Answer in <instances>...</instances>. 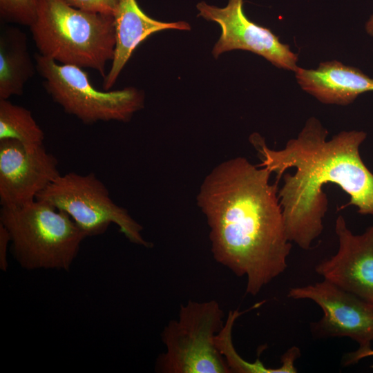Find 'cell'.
I'll list each match as a JSON object with an SVG mask.
<instances>
[{"instance_id":"10","label":"cell","mask_w":373,"mask_h":373,"mask_svg":"<svg viewBox=\"0 0 373 373\" xmlns=\"http://www.w3.org/2000/svg\"><path fill=\"white\" fill-rule=\"evenodd\" d=\"M59 162L44 145L28 148L13 140L0 141V204L15 207L36 200L60 175Z\"/></svg>"},{"instance_id":"11","label":"cell","mask_w":373,"mask_h":373,"mask_svg":"<svg viewBox=\"0 0 373 373\" xmlns=\"http://www.w3.org/2000/svg\"><path fill=\"white\" fill-rule=\"evenodd\" d=\"M338 249L324 259L315 271L341 288L373 304V226L363 233L354 234L343 216L335 223Z\"/></svg>"},{"instance_id":"19","label":"cell","mask_w":373,"mask_h":373,"mask_svg":"<svg viewBox=\"0 0 373 373\" xmlns=\"http://www.w3.org/2000/svg\"><path fill=\"white\" fill-rule=\"evenodd\" d=\"M10 244V235L6 229L0 224V269L6 271L8 267V251Z\"/></svg>"},{"instance_id":"8","label":"cell","mask_w":373,"mask_h":373,"mask_svg":"<svg viewBox=\"0 0 373 373\" xmlns=\"http://www.w3.org/2000/svg\"><path fill=\"white\" fill-rule=\"evenodd\" d=\"M292 299H309L323 310V316L312 325L320 337H349L358 349L371 348L373 341V304L323 280L314 284L289 289Z\"/></svg>"},{"instance_id":"17","label":"cell","mask_w":373,"mask_h":373,"mask_svg":"<svg viewBox=\"0 0 373 373\" xmlns=\"http://www.w3.org/2000/svg\"><path fill=\"white\" fill-rule=\"evenodd\" d=\"M0 15L8 22L30 26L37 16V0H0Z\"/></svg>"},{"instance_id":"15","label":"cell","mask_w":373,"mask_h":373,"mask_svg":"<svg viewBox=\"0 0 373 373\" xmlns=\"http://www.w3.org/2000/svg\"><path fill=\"white\" fill-rule=\"evenodd\" d=\"M13 140L28 148L43 144L44 133L28 109L0 99V141Z\"/></svg>"},{"instance_id":"7","label":"cell","mask_w":373,"mask_h":373,"mask_svg":"<svg viewBox=\"0 0 373 373\" xmlns=\"http://www.w3.org/2000/svg\"><path fill=\"white\" fill-rule=\"evenodd\" d=\"M36 200L68 214L86 238L102 235L115 224L131 242L153 247L143 238L142 226L113 202L106 185L93 173L60 175Z\"/></svg>"},{"instance_id":"14","label":"cell","mask_w":373,"mask_h":373,"mask_svg":"<svg viewBox=\"0 0 373 373\" xmlns=\"http://www.w3.org/2000/svg\"><path fill=\"white\" fill-rule=\"evenodd\" d=\"M36 66L28 50L26 35L17 28L2 30L0 35V99L21 95Z\"/></svg>"},{"instance_id":"4","label":"cell","mask_w":373,"mask_h":373,"mask_svg":"<svg viewBox=\"0 0 373 373\" xmlns=\"http://www.w3.org/2000/svg\"><path fill=\"white\" fill-rule=\"evenodd\" d=\"M0 224L10 235L12 256L28 270L68 271L86 238L68 214L38 200L1 207Z\"/></svg>"},{"instance_id":"16","label":"cell","mask_w":373,"mask_h":373,"mask_svg":"<svg viewBox=\"0 0 373 373\" xmlns=\"http://www.w3.org/2000/svg\"><path fill=\"white\" fill-rule=\"evenodd\" d=\"M234 321L227 319L224 325L216 337V343L224 357L231 372L238 373H296L295 361L300 356L298 347L289 348L282 356V365L276 368L267 367L258 359L249 363L237 353L232 342V329Z\"/></svg>"},{"instance_id":"1","label":"cell","mask_w":373,"mask_h":373,"mask_svg":"<svg viewBox=\"0 0 373 373\" xmlns=\"http://www.w3.org/2000/svg\"><path fill=\"white\" fill-rule=\"evenodd\" d=\"M271 174L245 157L232 158L210 172L197 196L214 259L246 276V294L251 296L285 271L291 249Z\"/></svg>"},{"instance_id":"6","label":"cell","mask_w":373,"mask_h":373,"mask_svg":"<svg viewBox=\"0 0 373 373\" xmlns=\"http://www.w3.org/2000/svg\"><path fill=\"white\" fill-rule=\"evenodd\" d=\"M36 70L55 102L85 124L99 122H128L144 106L143 93L133 87L101 91L90 82L82 68L61 64L37 53Z\"/></svg>"},{"instance_id":"3","label":"cell","mask_w":373,"mask_h":373,"mask_svg":"<svg viewBox=\"0 0 373 373\" xmlns=\"http://www.w3.org/2000/svg\"><path fill=\"white\" fill-rule=\"evenodd\" d=\"M30 30L41 55L106 77L116 44L113 15L79 10L62 0H37V19Z\"/></svg>"},{"instance_id":"9","label":"cell","mask_w":373,"mask_h":373,"mask_svg":"<svg viewBox=\"0 0 373 373\" xmlns=\"http://www.w3.org/2000/svg\"><path fill=\"white\" fill-rule=\"evenodd\" d=\"M198 16L216 22L221 35L213 46L215 58L233 50H248L263 57L275 66L295 72L298 55L283 44L271 30L250 21L243 11V0H229L219 8L204 1L196 6Z\"/></svg>"},{"instance_id":"18","label":"cell","mask_w":373,"mask_h":373,"mask_svg":"<svg viewBox=\"0 0 373 373\" xmlns=\"http://www.w3.org/2000/svg\"><path fill=\"white\" fill-rule=\"evenodd\" d=\"M68 6L84 11L114 15L118 0H62Z\"/></svg>"},{"instance_id":"20","label":"cell","mask_w":373,"mask_h":373,"mask_svg":"<svg viewBox=\"0 0 373 373\" xmlns=\"http://www.w3.org/2000/svg\"><path fill=\"white\" fill-rule=\"evenodd\" d=\"M373 356V349H358L354 352L345 354L343 357L342 363L344 366H349L357 363L361 359Z\"/></svg>"},{"instance_id":"21","label":"cell","mask_w":373,"mask_h":373,"mask_svg":"<svg viewBox=\"0 0 373 373\" xmlns=\"http://www.w3.org/2000/svg\"><path fill=\"white\" fill-rule=\"evenodd\" d=\"M365 30L369 35L373 36V13L365 23Z\"/></svg>"},{"instance_id":"2","label":"cell","mask_w":373,"mask_h":373,"mask_svg":"<svg viewBox=\"0 0 373 373\" xmlns=\"http://www.w3.org/2000/svg\"><path fill=\"white\" fill-rule=\"evenodd\" d=\"M328 131L319 119L309 118L296 137L279 150L269 148L258 133L250 142L260 155L259 165L283 178L278 195L291 242L304 250L323 230L328 200L323 186L341 187L362 215L373 216V173L363 162L360 146L363 131H343L327 139Z\"/></svg>"},{"instance_id":"5","label":"cell","mask_w":373,"mask_h":373,"mask_svg":"<svg viewBox=\"0 0 373 373\" xmlns=\"http://www.w3.org/2000/svg\"><path fill=\"white\" fill-rule=\"evenodd\" d=\"M223 312L211 300L182 305L176 320L165 326L161 337L166 352L155 363L162 373H229L216 337L223 327Z\"/></svg>"},{"instance_id":"13","label":"cell","mask_w":373,"mask_h":373,"mask_svg":"<svg viewBox=\"0 0 373 373\" xmlns=\"http://www.w3.org/2000/svg\"><path fill=\"white\" fill-rule=\"evenodd\" d=\"M294 73L302 89L324 104L347 105L373 91V78L336 60L321 62L315 69L298 67Z\"/></svg>"},{"instance_id":"12","label":"cell","mask_w":373,"mask_h":373,"mask_svg":"<svg viewBox=\"0 0 373 373\" xmlns=\"http://www.w3.org/2000/svg\"><path fill=\"white\" fill-rule=\"evenodd\" d=\"M113 17L116 44L111 68L104 78L105 90L113 87L133 51L150 35L168 29L191 30L185 21L163 22L151 18L136 0H118Z\"/></svg>"}]
</instances>
